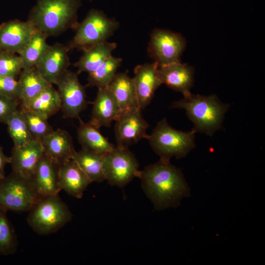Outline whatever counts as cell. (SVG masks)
<instances>
[{"label":"cell","mask_w":265,"mask_h":265,"mask_svg":"<svg viewBox=\"0 0 265 265\" xmlns=\"http://www.w3.org/2000/svg\"><path fill=\"white\" fill-rule=\"evenodd\" d=\"M141 187L157 211L176 208L190 189L181 170L170 161L159 159L140 171Z\"/></svg>","instance_id":"cell-1"},{"label":"cell","mask_w":265,"mask_h":265,"mask_svg":"<svg viewBox=\"0 0 265 265\" xmlns=\"http://www.w3.org/2000/svg\"><path fill=\"white\" fill-rule=\"evenodd\" d=\"M81 0H36L28 20L47 37L78 26V11Z\"/></svg>","instance_id":"cell-2"},{"label":"cell","mask_w":265,"mask_h":265,"mask_svg":"<svg viewBox=\"0 0 265 265\" xmlns=\"http://www.w3.org/2000/svg\"><path fill=\"white\" fill-rule=\"evenodd\" d=\"M172 107L184 109L194 126L195 132L210 136L222 128L229 105L223 104L215 95L202 96L191 93L173 103Z\"/></svg>","instance_id":"cell-3"},{"label":"cell","mask_w":265,"mask_h":265,"mask_svg":"<svg viewBox=\"0 0 265 265\" xmlns=\"http://www.w3.org/2000/svg\"><path fill=\"white\" fill-rule=\"evenodd\" d=\"M28 212L27 223L40 235L57 232L71 221L73 216L58 195L40 197Z\"/></svg>","instance_id":"cell-4"},{"label":"cell","mask_w":265,"mask_h":265,"mask_svg":"<svg viewBox=\"0 0 265 265\" xmlns=\"http://www.w3.org/2000/svg\"><path fill=\"white\" fill-rule=\"evenodd\" d=\"M195 133L192 130L185 132L175 129L164 118L157 123L147 139L160 159L170 161L172 157H185L195 147Z\"/></svg>","instance_id":"cell-5"},{"label":"cell","mask_w":265,"mask_h":265,"mask_svg":"<svg viewBox=\"0 0 265 265\" xmlns=\"http://www.w3.org/2000/svg\"><path fill=\"white\" fill-rule=\"evenodd\" d=\"M119 26L117 21L108 18L102 11L91 9L79 24L75 35L67 47L69 50L77 49L84 51L107 41Z\"/></svg>","instance_id":"cell-6"},{"label":"cell","mask_w":265,"mask_h":265,"mask_svg":"<svg viewBox=\"0 0 265 265\" xmlns=\"http://www.w3.org/2000/svg\"><path fill=\"white\" fill-rule=\"evenodd\" d=\"M40 197L31 179L12 172L0 180V207L7 212H28Z\"/></svg>","instance_id":"cell-7"},{"label":"cell","mask_w":265,"mask_h":265,"mask_svg":"<svg viewBox=\"0 0 265 265\" xmlns=\"http://www.w3.org/2000/svg\"><path fill=\"white\" fill-rule=\"evenodd\" d=\"M103 170L108 183L122 188L139 178L141 171L134 155L128 148L115 146L104 155Z\"/></svg>","instance_id":"cell-8"},{"label":"cell","mask_w":265,"mask_h":265,"mask_svg":"<svg viewBox=\"0 0 265 265\" xmlns=\"http://www.w3.org/2000/svg\"><path fill=\"white\" fill-rule=\"evenodd\" d=\"M78 75L68 69L54 84L57 87L60 110L64 118L79 119L87 107L85 88L80 82Z\"/></svg>","instance_id":"cell-9"},{"label":"cell","mask_w":265,"mask_h":265,"mask_svg":"<svg viewBox=\"0 0 265 265\" xmlns=\"http://www.w3.org/2000/svg\"><path fill=\"white\" fill-rule=\"evenodd\" d=\"M186 46L185 38L180 34L156 29L151 34L148 52L159 66L180 62Z\"/></svg>","instance_id":"cell-10"},{"label":"cell","mask_w":265,"mask_h":265,"mask_svg":"<svg viewBox=\"0 0 265 265\" xmlns=\"http://www.w3.org/2000/svg\"><path fill=\"white\" fill-rule=\"evenodd\" d=\"M149 124L143 118L139 107L122 111L115 121L114 133L116 146L128 148L142 139H147Z\"/></svg>","instance_id":"cell-11"},{"label":"cell","mask_w":265,"mask_h":265,"mask_svg":"<svg viewBox=\"0 0 265 265\" xmlns=\"http://www.w3.org/2000/svg\"><path fill=\"white\" fill-rule=\"evenodd\" d=\"M44 153L42 142L33 139L12 150L10 163L12 172L32 179L37 166Z\"/></svg>","instance_id":"cell-12"},{"label":"cell","mask_w":265,"mask_h":265,"mask_svg":"<svg viewBox=\"0 0 265 265\" xmlns=\"http://www.w3.org/2000/svg\"><path fill=\"white\" fill-rule=\"evenodd\" d=\"M36 29L29 21L14 20L0 25V50L19 53L28 43Z\"/></svg>","instance_id":"cell-13"},{"label":"cell","mask_w":265,"mask_h":265,"mask_svg":"<svg viewBox=\"0 0 265 265\" xmlns=\"http://www.w3.org/2000/svg\"><path fill=\"white\" fill-rule=\"evenodd\" d=\"M158 63L154 61L136 66L132 78L139 108L145 109L151 102L155 93L162 84L158 72Z\"/></svg>","instance_id":"cell-14"},{"label":"cell","mask_w":265,"mask_h":265,"mask_svg":"<svg viewBox=\"0 0 265 265\" xmlns=\"http://www.w3.org/2000/svg\"><path fill=\"white\" fill-rule=\"evenodd\" d=\"M69 49L60 43L50 46L36 68L43 77L51 84H54L58 78L70 65Z\"/></svg>","instance_id":"cell-15"},{"label":"cell","mask_w":265,"mask_h":265,"mask_svg":"<svg viewBox=\"0 0 265 265\" xmlns=\"http://www.w3.org/2000/svg\"><path fill=\"white\" fill-rule=\"evenodd\" d=\"M60 165L44 153L31 179L40 197L58 195L61 190L59 186Z\"/></svg>","instance_id":"cell-16"},{"label":"cell","mask_w":265,"mask_h":265,"mask_svg":"<svg viewBox=\"0 0 265 265\" xmlns=\"http://www.w3.org/2000/svg\"><path fill=\"white\" fill-rule=\"evenodd\" d=\"M98 89L89 123L98 129L102 127L109 128L122 110L108 86Z\"/></svg>","instance_id":"cell-17"},{"label":"cell","mask_w":265,"mask_h":265,"mask_svg":"<svg viewBox=\"0 0 265 265\" xmlns=\"http://www.w3.org/2000/svg\"><path fill=\"white\" fill-rule=\"evenodd\" d=\"M158 75L162 84L181 92L184 96L191 93L194 82V69L181 62L158 66Z\"/></svg>","instance_id":"cell-18"},{"label":"cell","mask_w":265,"mask_h":265,"mask_svg":"<svg viewBox=\"0 0 265 265\" xmlns=\"http://www.w3.org/2000/svg\"><path fill=\"white\" fill-rule=\"evenodd\" d=\"M59 186L61 190L76 198H81L87 186L92 183L88 177L73 159L60 165Z\"/></svg>","instance_id":"cell-19"},{"label":"cell","mask_w":265,"mask_h":265,"mask_svg":"<svg viewBox=\"0 0 265 265\" xmlns=\"http://www.w3.org/2000/svg\"><path fill=\"white\" fill-rule=\"evenodd\" d=\"M41 142L44 153L60 164L72 159L76 152L71 135L60 129L53 130Z\"/></svg>","instance_id":"cell-20"},{"label":"cell","mask_w":265,"mask_h":265,"mask_svg":"<svg viewBox=\"0 0 265 265\" xmlns=\"http://www.w3.org/2000/svg\"><path fill=\"white\" fill-rule=\"evenodd\" d=\"M77 129V138L82 149L106 154L110 151L114 145L110 143L96 128L90 123H84L80 117Z\"/></svg>","instance_id":"cell-21"},{"label":"cell","mask_w":265,"mask_h":265,"mask_svg":"<svg viewBox=\"0 0 265 265\" xmlns=\"http://www.w3.org/2000/svg\"><path fill=\"white\" fill-rule=\"evenodd\" d=\"M122 111L139 107L133 79L126 73H117L108 85Z\"/></svg>","instance_id":"cell-22"},{"label":"cell","mask_w":265,"mask_h":265,"mask_svg":"<svg viewBox=\"0 0 265 265\" xmlns=\"http://www.w3.org/2000/svg\"><path fill=\"white\" fill-rule=\"evenodd\" d=\"M117 44L107 41L98 44L87 50L74 66L77 68V73L86 72L88 74L96 70L116 49Z\"/></svg>","instance_id":"cell-23"},{"label":"cell","mask_w":265,"mask_h":265,"mask_svg":"<svg viewBox=\"0 0 265 265\" xmlns=\"http://www.w3.org/2000/svg\"><path fill=\"white\" fill-rule=\"evenodd\" d=\"M21 107L48 119L60 110V101L58 92L53 84H50L27 105Z\"/></svg>","instance_id":"cell-24"},{"label":"cell","mask_w":265,"mask_h":265,"mask_svg":"<svg viewBox=\"0 0 265 265\" xmlns=\"http://www.w3.org/2000/svg\"><path fill=\"white\" fill-rule=\"evenodd\" d=\"M104 155L82 149L76 151L72 159L92 183H101L106 180L103 170Z\"/></svg>","instance_id":"cell-25"},{"label":"cell","mask_w":265,"mask_h":265,"mask_svg":"<svg viewBox=\"0 0 265 265\" xmlns=\"http://www.w3.org/2000/svg\"><path fill=\"white\" fill-rule=\"evenodd\" d=\"M22 87L21 107L25 106L50 84L36 67L23 70L18 80Z\"/></svg>","instance_id":"cell-26"},{"label":"cell","mask_w":265,"mask_h":265,"mask_svg":"<svg viewBox=\"0 0 265 265\" xmlns=\"http://www.w3.org/2000/svg\"><path fill=\"white\" fill-rule=\"evenodd\" d=\"M47 37L36 30L26 45L19 53L23 70L36 67L50 45L47 42Z\"/></svg>","instance_id":"cell-27"},{"label":"cell","mask_w":265,"mask_h":265,"mask_svg":"<svg viewBox=\"0 0 265 265\" xmlns=\"http://www.w3.org/2000/svg\"><path fill=\"white\" fill-rule=\"evenodd\" d=\"M122 59L111 55L96 70L88 74L87 85L98 89L108 87L117 73Z\"/></svg>","instance_id":"cell-28"},{"label":"cell","mask_w":265,"mask_h":265,"mask_svg":"<svg viewBox=\"0 0 265 265\" xmlns=\"http://www.w3.org/2000/svg\"><path fill=\"white\" fill-rule=\"evenodd\" d=\"M8 132L14 146H19L33 140L21 109L15 110L8 118L6 123Z\"/></svg>","instance_id":"cell-29"},{"label":"cell","mask_w":265,"mask_h":265,"mask_svg":"<svg viewBox=\"0 0 265 265\" xmlns=\"http://www.w3.org/2000/svg\"><path fill=\"white\" fill-rule=\"evenodd\" d=\"M7 212L0 207V255L4 256L14 254L18 247L17 236Z\"/></svg>","instance_id":"cell-30"},{"label":"cell","mask_w":265,"mask_h":265,"mask_svg":"<svg viewBox=\"0 0 265 265\" xmlns=\"http://www.w3.org/2000/svg\"><path fill=\"white\" fill-rule=\"evenodd\" d=\"M29 132L34 140H41L53 130L47 119L21 107Z\"/></svg>","instance_id":"cell-31"},{"label":"cell","mask_w":265,"mask_h":265,"mask_svg":"<svg viewBox=\"0 0 265 265\" xmlns=\"http://www.w3.org/2000/svg\"><path fill=\"white\" fill-rule=\"evenodd\" d=\"M23 70L22 59L15 53L0 50V76L15 78Z\"/></svg>","instance_id":"cell-32"},{"label":"cell","mask_w":265,"mask_h":265,"mask_svg":"<svg viewBox=\"0 0 265 265\" xmlns=\"http://www.w3.org/2000/svg\"><path fill=\"white\" fill-rule=\"evenodd\" d=\"M0 94L19 103L22 99V87L15 78L0 76Z\"/></svg>","instance_id":"cell-33"},{"label":"cell","mask_w":265,"mask_h":265,"mask_svg":"<svg viewBox=\"0 0 265 265\" xmlns=\"http://www.w3.org/2000/svg\"><path fill=\"white\" fill-rule=\"evenodd\" d=\"M19 103L0 94V123H6L9 116L18 109Z\"/></svg>","instance_id":"cell-34"},{"label":"cell","mask_w":265,"mask_h":265,"mask_svg":"<svg viewBox=\"0 0 265 265\" xmlns=\"http://www.w3.org/2000/svg\"><path fill=\"white\" fill-rule=\"evenodd\" d=\"M11 157H8L4 153L3 148L0 146V180L5 177V167L10 163Z\"/></svg>","instance_id":"cell-35"}]
</instances>
